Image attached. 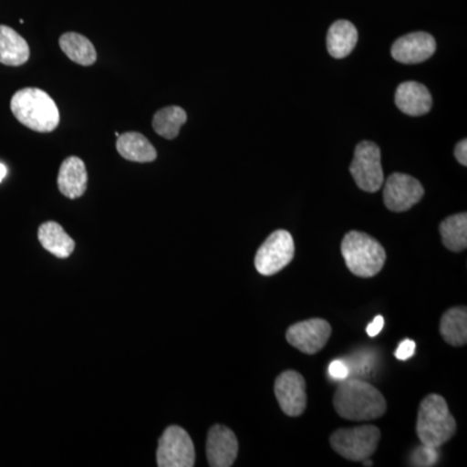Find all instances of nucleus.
Listing matches in <instances>:
<instances>
[{"instance_id": "nucleus-5", "label": "nucleus", "mask_w": 467, "mask_h": 467, "mask_svg": "<svg viewBox=\"0 0 467 467\" xmlns=\"http://www.w3.org/2000/svg\"><path fill=\"white\" fill-rule=\"evenodd\" d=\"M379 441V429L373 425H364L337 430L331 435L330 444L344 459L361 462L376 453Z\"/></svg>"}, {"instance_id": "nucleus-18", "label": "nucleus", "mask_w": 467, "mask_h": 467, "mask_svg": "<svg viewBox=\"0 0 467 467\" xmlns=\"http://www.w3.org/2000/svg\"><path fill=\"white\" fill-rule=\"evenodd\" d=\"M117 150L122 158L134 162H152L158 158L155 147L143 134H119L116 143Z\"/></svg>"}, {"instance_id": "nucleus-15", "label": "nucleus", "mask_w": 467, "mask_h": 467, "mask_svg": "<svg viewBox=\"0 0 467 467\" xmlns=\"http://www.w3.org/2000/svg\"><path fill=\"white\" fill-rule=\"evenodd\" d=\"M57 186L67 198H81L88 189V171L85 162L77 156L64 160L58 171Z\"/></svg>"}, {"instance_id": "nucleus-30", "label": "nucleus", "mask_w": 467, "mask_h": 467, "mask_svg": "<svg viewBox=\"0 0 467 467\" xmlns=\"http://www.w3.org/2000/svg\"><path fill=\"white\" fill-rule=\"evenodd\" d=\"M361 462H362V465H364V466H373V462H371V461L368 459L361 461Z\"/></svg>"}, {"instance_id": "nucleus-9", "label": "nucleus", "mask_w": 467, "mask_h": 467, "mask_svg": "<svg viewBox=\"0 0 467 467\" xmlns=\"http://www.w3.org/2000/svg\"><path fill=\"white\" fill-rule=\"evenodd\" d=\"M425 195L422 184L411 175L393 173L384 184V204L389 211L401 213L413 208Z\"/></svg>"}, {"instance_id": "nucleus-20", "label": "nucleus", "mask_w": 467, "mask_h": 467, "mask_svg": "<svg viewBox=\"0 0 467 467\" xmlns=\"http://www.w3.org/2000/svg\"><path fill=\"white\" fill-rule=\"evenodd\" d=\"M60 47L70 60L79 66L90 67L97 61V50L90 39L78 33H66L60 36Z\"/></svg>"}, {"instance_id": "nucleus-25", "label": "nucleus", "mask_w": 467, "mask_h": 467, "mask_svg": "<svg viewBox=\"0 0 467 467\" xmlns=\"http://www.w3.org/2000/svg\"><path fill=\"white\" fill-rule=\"evenodd\" d=\"M349 368L342 359H335L328 365V376L335 380H344L349 376Z\"/></svg>"}, {"instance_id": "nucleus-8", "label": "nucleus", "mask_w": 467, "mask_h": 467, "mask_svg": "<svg viewBox=\"0 0 467 467\" xmlns=\"http://www.w3.org/2000/svg\"><path fill=\"white\" fill-rule=\"evenodd\" d=\"M159 467H192L195 465V447L190 435L180 426L165 430L159 441L156 453Z\"/></svg>"}, {"instance_id": "nucleus-22", "label": "nucleus", "mask_w": 467, "mask_h": 467, "mask_svg": "<svg viewBox=\"0 0 467 467\" xmlns=\"http://www.w3.org/2000/svg\"><path fill=\"white\" fill-rule=\"evenodd\" d=\"M442 244L451 252H462L467 247V214H454L441 223Z\"/></svg>"}, {"instance_id": "nucleus-27", "label": "nucleus", "mask_w": 467, "mask_h": 467, "mask_svg": "<svg viewBox=\"0 0 467 467\" xmlns=\"http://www.w3.org/2000/svg\"><path fill=\"white\" fill-rule=\"evenodd\" d=\"M384 327V318L382 316H377L376 318H374V321L371 322V324L368 325L367 327V333L368 337H376L378 334L380 333V331L383 330Z\"/></svg>"}, {"instance_id": "nucleus-17", "label": "nucleus", "mask_w": 467, "mask_h": 467, "mask_svg": "<svg viewBox=\"0 0 467 467\" xmlns=\"http://www.w3.org/2000/svg\"><path fill=\"white\" fill-rule=\"evenodd\" d=\"M358 41V33L356 26L347 20L335 21L327 33V50L335 58L348 57L355 50Z\"/></svg>"}, {"instance_id": "nucleus-26", "label": "nucleus", "mask_w": 467, "mask_h": 467, "mask_svg": "<svg viewBox=\"0 0 467 467\" xmlns=\"http://www.w3.org/2000/svg\"><path fill=\"white\" fill-rule=\"evenodd\" d=\"M414 352H416V343L413 340L405 339L404 342L399 344L395 356L396 358L405 361V359L410 358Z\"/></svg>"}, {"instance_id": "nucleus-7", "label": "nucleus", "mask_w": 467, "mask_h": 467, "mask_svg": "<svg viewBox=\"0 0 467 467\" xmlns=\"http://www.w3.org/2000/svg\"><path fill=\"white\" fill-rule=\"evenodd\" d=\"M295 243L290 233L276 230L261 244L254 266L261 275L270 276L284 270L294 260Z\"/></svg>"}, {"instance_id": "nucleus-21", "label": "nucleus", "mask_w": 467, "mask_h": 467, "mask_svg": "<svg viewBox=\"0 0 467 467\" xmlns=\"http://www.w3.org/2000/svg\"><path fill=\"white\" fill-rule=\"evenodd\" d=\"M441 334L445 342L453 347L467 343V309L456 306L444 313L441 321Z\"/></svg>"}, {"instance_id": "nucleus-14", "label": "nucleus", "mask_w": 467, "mask_h": 467, "mask_svg": "<svg viewBox=\"0 0 467 467\" xmlns=\"http://www.w3.org/2000/svg\"><path fill=\"white\" fill-rule=\"evenodd\" d=\"M395 103L402 113L409 116H423L431 110L432 98L426 86L409 81L399 86Z\"/></svg>"}, {"instance_id": "nucleus-23", "label": "nucleus", "mask_w": 467, "mask_h": 467, "mask_svg": "<svg viewBox=\"0 0 467 467\" xmlns=\"http://www.w3.org/2000/svg\"><path fill=\"white\" fill-rule=\"evenodd\" d=\"M186 121V110L177 106L165 107L153 116V130L165 140H174Z\"/></svg>"}, {"instance_id": "nucleus-10", "label": "nucleus", "mask_w": 467, "mask_h": 467, "mask_svg": "<svg viewBox=\"0 0 467 467\" xmlns=\"http://www.w3.org/2000/svg\"><path fill=\"white\" fill-rule=\"evenodd\" d=\"M331 326L326 319L312 318L292 325L285 339L295 348L306 355H316L330 339Z\"/></svg>"}, {"instance_id": "nucleus-11", "label": "nucleus", "mask_w": 467, "mask_h": 467, "mask_svg": "<svg viewBox=\"0 0 467 467\" xmlns=\"http://www.w3.org/2000/svg\"><path fill=\"white\" fill-rule=\"evenodd\" d=\"M276 400L288 417H299L306 408V384L304 377L295 370H287L276 378L275 383Z\"/></svg>"}, {"instance_id": "nucleus-19", "label": "nucleus", "mask_w": 467, "mask_h": 467, "mask_svg": "<svg viewBox=\"0 0 467 467\" xmlns=\"http://www.w3.org/2000/svg\"><path fill=\"white\" fill-rule=\"evenodd\" d=\"M38 239L42 247L58 259H67L75 251V241L54 221H48L39 227Z\"/></svg>"}, {"instance_id": "nucleus-12", "label": "nucleus", "mask_w": 467, "mask_h": 467, "mask_svg": "<svg viewBox=\"0 0 467 467\" xmlns=\"http://www.w3.org/2000/svg\"><path fill=\"white\" fill-rule=\"evenodd\" d=\"M436 51V42L431 34L416 32L407 34L393 43L392 57L402 64L423 63Z\"/></svg>"}, {"instance_id": "nucleus-1", "label": "nucleus", "mask_w": 467, "mask_h": 467, "mask_svg": "<svg viewBox=\"0 0 467 467\" xmlns=\"http://www.w3.org/2000/svg\"><path fill=\"white\" fill-rule=\"evenodd\" d=\"M334 408L344 420H373L386 413V399L379 389L361 379H344L334 395Z\"/></svg>"}, {"instance_id": "nucleus-2", "label": "nucleus", "mask_w": 467, "mask_h": 467, "mask_svg": "<svg viewBox=\"0 0 467 467\" xmlns=\"http://www.w3.org/2000/svg\"><path fill=\"white\" fill-rule=\"evenodd\" d=\"M11 110L21 124L38 133H51L60 122L57 103L41 88L17 91L12 97Z\"/></svg>"}, {"instance_id": "nucleus-16", "label": "nucleus", "mask_w": 467, "mask_h": 467, "mask_svg": "<svg viewBox=\"0 0 467 467\" xmlns=\"http://www.w3.org/2000/svg\"><path fill=\"white\" fill-rule=\"evenodd\" d=\"M30 57L29 45L12 27L0 26V63L3 66H24Z\"/></svg>"}, {"instance_id": "nucleus-29", "label": "nucleus", "mask_w": 467, "mask_h": 467, "mask_svg": "<svg viewBox=\"0 0 467 467\" xmlns=\"http://www.w3.org/2000/svg\"><path fill=\"white\" fill-rule=\"evenodd\" d=\"M5 175H7V167L0 162V182L5 180Z\"/></svg>"}, {"instance_id": "nucleus-6", "label": "nucleus", "mask_w": 467, "mask_h": 467, "mask_svg": "<svg viewBox=\"0 0 467 467\" xmlns=\"http://www.w3.org/2000/svg\"><path fill=\"white\" fill-rule=\"evenodd\" d=\"M349 171L358 189L362 192H377L384 182L379 147L368 140L358 144Z\"/></svg>"}, {"instance_id": "nucleus-13", "label": "nucleus", "mask_w": 467, "mask_h": 467, "mask_svg": "<svg viewBox=\"0 0 467 467\" xmlns=\"http://www.w3.org/2000/svg\"><path fill=\"white\" fill-rule=\"evenodd\" d=\"M238 439L226 426L214 425L209 430L207 438V459L209 466L230 467L238 457Z\"/></svg>"}, {"instance_id": "nucleus-4", "label": "nucleus", "mask_w": 467, "mask_h": 467, "mask_svg": "<svg viewBox=\"0 0 467 467\" xmlns=\"http://www.w3.org/2000/svg\"><path fill=\"white\" fill-rule=\"evenodd\" d=\"M342 256L352 275L373 278L386 264L383 245L368 234L349 232L342 242Z\"/></svg>"}, {"instance_id": "nucleus-3", "label": "nucleus", "mask_w": 467, "mask_h": 467, "mask_svg": "<svg viewBox=\"0 0 467 467\" xmlns=\"http://www.w3.org/2000/svg\"><path fill=\"white\" fill-rule=\"evenodd\" d=\"M456 420L441 395L427 396L418 410L417 435L420 444L441 448L456 434Z\"/></svg>"}, {"instance_id": "nucleus-28", "label": "nucleus", "mask_w": 467, "mask_h": 467, "mask_svg": "<svg viewBox=\"0 0 467 467\" xmlns=\"http://www.w3.org/2000/svg\"><path fill=\"white\" fill-rule=\"evenodd\" d=\"M454 156H456L457 161L460 162L461 165L466 167L467 165V140H461L459 144H457L456 149H454Z\"/></svg>"}, {"instance_id": "nucleus-24", "label": "nucleus", "mask_w": 467, "mask_h": 467, "mask_svg": "<svg viewBox=\"0 0 467 467\" xmlns=\"http://www.w3.org/2000/svg\"><path fill=\"white\" fill-rule=\"evenodd\" d=\"M438 448L429 447V445L422 444L420 447L416 448L411 456V465L413 466H435L439 461Z\"/></svg>"}]
</instances>
